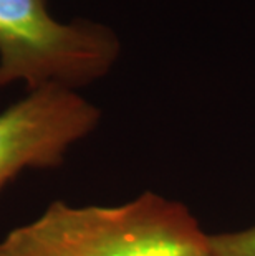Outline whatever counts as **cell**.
I'll return each instance as SVG.
<instances>
[{"instance_id":"6da1fadb","label":"cell","mask_w":255,"mask_h":256,"mask_svg":"<svg viewBox=\"0 0 255 256\" xmlns=\"http://www.w3.org/2000/svg\"><path fill=\"white\" fill-rule=\"evenodd\" d=\"M207 236L182 204L144 192L119 205L52 202L0 238V256H194Z\"/></svg>"},{"instance_id":"3957f363","label":"cell","mask_w":255,"mask_h":256,"mask_svg":"<svg viewBox=\"0 0 255 256\" xmlns=\"http://www.w3.org/2000/svg\"><path fill=\"white\" fill-rule=\"evenodd\" d=\"M101 111L67 86L30 90L0 111V192L29 168L60 166L68 150L93 132Z\"/></svg>"},{"instance_id":"7a4b0ae2","label":"cell","mask_w":255,"mask_h":256,"mask_svg":"<svg viewBox=\"0 0 255 256\" xmlns=\"http://www.w3.org/2000/svg\"><path fill=\"white\" fill-rule=\"evenodd\" d=\"M121 53L116 32L100 22H62L48 0H0V90L58 84L78 90L111 72Z\"/></svg>"},{"instance_id":"277c9868","label":"cell","mask_w":255,"mask_h":256,"mask_svg":"<svg viewBox=\"0 0 255 256\" xmlns=\"http://www.w3.org/2000/svg\"><path fill=\"white\" fill-rule=\"evenodd\" d=\"M212 256H255V226L207 236Z\"/></svg>"},{"instance_id":"5b68a950","label":"cell","mask_w":255,"mask_h":256,"mask_svg":"<svg viewBox=\"0 0 255 256\" xmlns=\"http://www.w3.org/2000/svg\"><path fill=\"white\" fill-rule=\"evenodd\" d=\"M194 256H212L209 252V248H207V252H204V253H197V254H194Z\"/></svg>"}]
</instances>
